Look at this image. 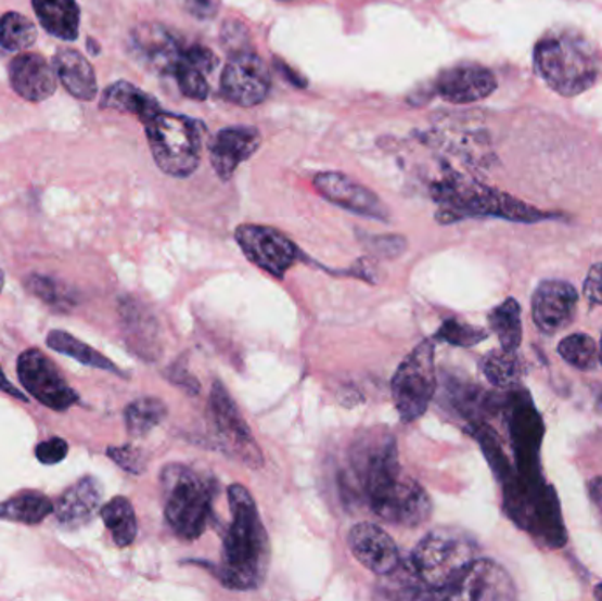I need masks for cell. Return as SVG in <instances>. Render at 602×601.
Returning <instances> with one entry per match:
<instances>
[{
    "label": "cell",
    "instance_id": "cell-12",
    "mask_svg": "<svg viewBox=\"0 0 602 601\" xmlns=\"http://www.w3.org/2000/svg\"><path fill=\"white\" fill-rule=\"evenodd\" d=\"M18 378L34 399L55 411H66L78 400V394L67 385L52 360L39 349L22 353L18 358Z\"/></svg>",
    "mask_w": 602,
    "mask_h": 601
},
{
    "label": "cell",
    "instance_id": "cell-26",
    "mask_svg": "<svg viewBox=\"0 0 602 601\" xmlns=\"http://www.w3.org/2000/svg\"><path fill=\"white\" fill-rule=\"evenodd\" d=\"M101 108L129 113V115L140 118L143 124L163 110L152 95L146 94L129 81H117V84L110 85L101 98Z\"/></svg>",
    "mask_w": 602,
    "mask_h": 601
},
{
    "label": "cell",
    "instance_id": "cell-20",
    "mask_svg": "<svg viewBox=\"0 0 602 601\" xmlns=\"http://www.w3.org/2000/svg\"><path fill=\"white\" fill-rule=\"evenodd\" d=\"M10 81L14 92L30 103H41L56 90L55 69L38 53H20L10 62Z\"/></svg>",
    "mask_w": 602,
    "mask_h": 601
},
{
    "label": "cell",
    "instance_id": "cell-25",
    "mask_svg": "<svg viewBox=\"0 0 602 601\" xmlns=\"http://www.w3.org/2000/svg\"><path fill=\"white\" fill-rule=\"evenodd\" d=\"M34 13L42 28L62 41H75L80 34V5L76 0H33Z\"/></svg>",
    "mask_w": 602,
    "mask_h": 601
},
{
    "label": "cell",
    "instance_id": "cell-28",
    "mask_svg": "<svg viewBox=\"0 0 602 601\" xmlns=\"http://www.w3.org/2000/svg\"><path fill=\"white\" fill-rule=\"evenodd\" d=\"M53 508L52 501L44 494L24 490L0 503V519L34 526L44 521L53 512Z\"/></svg>",
    "mask_w": 602,
    "mask_h": 601
},
{
    "label": "cell",
    "instance_id": "cell-4",
    "mask_svg": "<svg viewBox=\"0 0 602 601\" xmlns=\"http://www.w3.org/2000/svg\"><path fill=\"white\" fill-rule=\"evenodd\" d=\"M534 62L551 89L565 98L581 94L598 80V56L578 34H547L537 42Z\"/></svg>",
    "mask_w": 602,
    "mask_h": 601
},
{
    "label": "cell",
    "instance_id": "cell-30",
    "mask_svg": "<svg viewBox=\"0 0 602 601\" xmlns=\"http://www.w3.org/2000/svg\"><path fill=\"white\" fill-rule=\"evenodd\" d=\"M101 517L107 532L112 533L113 541L118 547L132 546L138 535V521L131 501L117 496L101 508Z\"/></svg>",
    "mask_w": 602,
    "mask_h": 601
},
{
    "label": "cell",
    "instance_id": "cell-51",
    "mask_svg": "<svg viewBox=\"0 0 602 601\" xmlns=\"http://www.w3.org/2000/svg\"><path fill=\"white\" fill-rule=\"evenodd\" d=\"M2 287H4V273L0 270V292H2Z\"/></svg>",
    "mask_w": 602,
    "mask_h": 601
},
{
    "label": "cell",
    "instance_id": "cell-2",
    "mask_svg": "<svg viewBox=\"0 0 602 601\" xmlns=\"http://www.w3.org/2000/svg\"><path fill=\"white\" fill-rule=\"evenodd\" d=\"M477 554L479 547L469 533L457 527H437L421 538L412 552L411 566L428 589L430 598L446 600Z\"/></svg>",
    "mask_w": 602,
    "mask_h": 601
},
{
    "label": "cell",
    "instance_id": "cell-27",
    "mask_svg": "<svg viewBox=\"0 0 602 601\" xmlns=\"http://www.w3.org/2000/svg\"><path fill=\"white\" fill-rule=\"evenodd\" d=\"M482 371L491 386L499 391H516L525 376V362L518 351L500 348L488 353L482 360Z\"/></svg>",
    "mask_w": 602,
    "mask_h": 601
},
{
    "label": "cell",
    "instance_id": "cell-41",
    "mask_svg": "<svg viewBox=\"0 0 602 601\" xmlns=\"http://www.w3.org/2000/svg\"><path fill=\"white\" fill-rule=\"evenodd\" d=\"M67 451H69V447L62 437H52L48 442L39 443L36 447V457L41 464L55 465L66 459Z\"/></svg>",
    "mask_w": 602,
    "mask_h": 601
},
{
    "label": "cell",
    "instance_id": "cell-24",
    "mask_svg": "<svg viewBox=\"0 0 602 601\" xmlns=\"http://www.w3.org/2000/svg\"><path fill=\"white\" fill-rule=\"evenodd\" d=\"M56 78L66 87L71 95L80 101H94L98 95V80L94 67L78 50L62 48L53 59Z\"/></svg>",
    "mask_w": 602,
    "mask_h": 601
},
{
    "label": "cell",
    "instance_id": "cell-33",
    "mask_svg": "<svg viewBox=\"0 0 602 601\" xmlns=\"http://www.w3.org/2000/svg\"><path fill=\"white\" fill-rule=\"evenodd\" d=\"M38 39L36 25L16 11H10L0 18V44L10 52H22L33 47Z\"/></svg>",
    "mask_w": 602,
    "mask_h": 601
},
{
    "label": "cell",
    "instance_id": "cell-5",
    "mask_svg": "<svg viewBox=\"0 0 602 601\" xmlns=\"http://www.w3.org/2000/svg\"><path fill=\"white\" fill-rule=\"evenodd\" d=\"M349 459L356 484L372 512L377 513L404 478L397 439L388 431H367L356 437Z\"/></svg>",
    "mask_w": 602,
    "mask_h": 601
},
{
    "label": "cell",
    "instance_id": "cell-47",
    "mask_svg": "<svg viewBox=\"0 0 602 601\" xmlns=\"http://www.w3.org/2000/svg\"><path fill=\"white\" fill-rule=\"evenodd\" d=\"M589 496L592 499L593 507L598 508L599 513L602 515V476H595V478L590 479Z\"/></svg>",
    "mask_w": 602,
    "mask_h": 601
},
{
    "label": "cell",
    "instance_id": "cell-42",
    "mask_svg": "<svg viewBox=\"0 0 602 601\" xmlns=\"http://www.w3.org/2000/svg\"><path fill=\"white\" fill-rule=\"evenodd\" d=\"M183 61H185V64H189V66L194 67V69L201 71L203 75H210L212 71L219 64L217 56H215L210 48L200 47V44L185 48Z\"/></svg>",
    "mask_w": 602,
    "mask_h": 601
},
{
    "label": "cell",
    "instance_id": "cell-44",
    "mask_svg": "<svg viewBox=\"0 0 602 601\" xmlns=\"http://www.w3.org/2000/svg\"><path fill=\"white\" fill-rule=\"evenodd\" d=\"M166 380L177 385L178 388H182L183 392H188V394H200V381L192 376L191 372L185 367L180 366V363H174V366L169 367L168 371H166Z\"/></svg>",
    "mask_w": 602,
    "mask_h": 601
},
{
    "label": "cell",
    "instance_id": "cell-46",
    "mask_svg": "<svg viewBox=\"0 0 602 601\" xmlns=\"http://www.w3.org/2000/svg\"><path fill=\"white\" fill-rule=\"evenodd\" d=\"M273 66H276V69L279 71V73H281L282 78H285V80L290 81L291 85H295L298 89H305V87H307L308 81L305 80L302 73H296L293 67L287 66V64L282 62L281 59H276V61H273Z\"/></svg>",
    "mask_w": 602,
    "mask_h": 601
},
{
    "label": "cell",
    "instance_id": "cell-11",
    "mask_svg": "<svg viewBox=\"0 0 602 601\" xmlns=\"http://www.w3.org/2000/svg\"><path fill=\"white\" fill-rule=\"evenodd\" d=\"M270 87V69L261 56L251 50L229 55L220 76V90L228 101L243 108H253L268 98Z\"/></svg>",
    "mask_w": 602,
    "mask_h": 601
},
{
    "label": "cell",
    "instance_id": "cell-3",
    "mask_svg": "<svg viewBox=\"0 0 602 601\" xmlns=\"http://www.w3.org/2000/svg\"><path fill=\"white\" fill-rule=\"evenodd\" d=\"M164 515L180 540H197L212 517L217 482L185 464H168L161 473Z\"/></svg>",
    "mask_w": 602,
    "mask_h": 601
},
{
    "label": "cell",
    "instance_id": "cell-45",
    "mask_svg": "<svg viewBox=\"0 0 602 601\" xmlns=\"http://www.w3.org/2000/svg\"><path fill=\"white\" fill-rule=\"evenodd\" d=\"M584 293L587 300L595 306H602V261L590 267L584 282Z\"/></svg>",
    "mask_w": 602,
    "mask_h": 601
},
{
    "label": "cell",
    "instance_id": "cell-8",
    "mask_svg": "<svg viewBox=\"0 0 602 601\" xmlns=\"http://www.w3.org/2000/svg\"><path fill=\"white\" fill-rule=\"evenodd\" d=\"M437 392L435 348L423 341L398 366L392 380V397L401 422L411 423L426 413Z\"/></svg>",
    "mask_w": 602,
    "mask_h": 601
},
{
    "label": "cell",
    "instance_id": "cell-21",
    "mask_svg": "<svg viewBox=\"0 0 602 601\" xmlns=\"http://www.w3.org/2000/svg\"><path fill=\"white\" fill-rule=\"evenodd\" d=\"M432 499L423 485L404 475L388 503L377 512V517L404 527H420L432 517Z\"/></svg>",
    "mask_w": 602,
    "mask_h": 601
},
{
    "label": "cell",
    "instance_id": "cell-38",
    "mask_svg": "<svg viewBox=\"0 0 602 601\" xmlns=\"http://www.w3.org/2000/svg\"><path fill=\"white\" fill-rule=\"evenodd\" d=\"M107 457H112L115 464L120 465L121 470L131 475H141L146 470V457L140 448L126 445V447H110L106 450Z\"/></svg>",
    "mask_w": 602,
    "mask_h": 601
},
{
    "label": "cell",
    "instance_id": "cell-13",
    "mask_svg": "<svg viewBox=\"0 0 602 601\" xmlns=\"http://www.w3.org/2000/svg\"><path fill=\"white\" fill-rule=\"evenodd\" d=\"M131 50L136 61L159 75L175 76L185 56L182 38L159 24H141L132 28Z\"/></svg>",
    "mask_w": 602,
    "mask_h": 601
},
{
    "label": "cell",
    "instance_id": "cell-6",
    "mask_svg": "<svg viewBox=\"0 0 602 601\" xmlns=\"http://www.w3.org/2000/svg\"><path fill=\"white\" fill-rule=\"evenodd\" d=\"M143 126L149 138L150 151L161 171L175 179H185L196 171L205 129L203 124L161 110Z\"/></svg>",
    "mask_w": 602,
    "mask_h": 601
},
{
    "label": "cell",
    "instance_id": "cell-15",
    "mask_svg": "<svg viewBox=\"0 0 602 601\" xmlns=\"http://www.w3.org/2000/svg\"><path fill=\"white\" fill-rule=\"evenodd\" d=\"M313 186L322 197H326L328 202L336 207L346 208L353 214L370 217L375 221H389L388 207L381 202V197L347 175L324 171L316 175Z\"/></svg>",
    "mask_w": 602,
    "mask_h": 601
},
{
    "label": "cell",
    "instance_id": "cell-50",
    "mask_svg": "<svg viewBox=\"0 0 602 601\" xmlns=\"http://www.w3.org/2000/svg\"><path fill=\"white\" fill-rule=\"evenodd\" d=\"M593 598L602 601V584H599V586H595V589H593Z\"/></svg>",
    "mask_w": 602,
    "mask_h": 601
},
{
    "label": "cell",
    "instance_id": "cell-14",
    "mask_svg": "<svg viewBox=\"0 0 602 601\" xmlns=\"http://www.w3.org/2000/svg\"><path fill=\"white\" fill-rule=\"evenodd\" d=\"M578 310V292L567 281L547 279L533 295V320L542 334L555 335L573 324Z\"/></svg>",
    "mask_w": 602,
    "mask_h": 601
},
{
    "label": "cell",
    "instance_id": "cell-10",
    "mask_svg": "<svg viewBox=\"0 0 602 601\" xmlns=\"http://www.w3.org/2000/svg\"><path fill=\"white\" fill-rule=\"evenodd\" d=\"M234 240L251 264L277 279L284 278L299 259L295 242L270 226H239L234 230Z\"/></svg>",
    "mask_w": 602,
    "mask_h": 601
},
{
    "label": "cell",
    "instance_id": "cell-17",
    "mask_svg": "<svg viewBox=\"0 0 602 601\" xmlns=\"http://www.w3.org/2000/svg\"><path fill=\"white\" fill-rule=\"evenodd\" d=\"M347 544L355 560L372 574L386 577L400 566V550L397 544L389 533L384 532L377 524L360 522L350 527Z\"/></svg>",
    "mask_w": 602,
    "mask_h": 601
},
{
    "label": "cell",
    "instance_id": "cell-43",
    "mask_svg": "<svg viewBox=\"0 0 602 601\" xmlns=\"http://www.w3.org/2000/svg\"><path fill=\"white\" fill-rule=\"evenodd\" d=\"M177 2L189 16L201 22L214 20L220 10V0H177Z\"/></svg>",
    "mask_w": 602,
    "mask_h": 601
},
{
    "label": "cell",
    "instance_id": "cell-1",
    "mask_svg": "<svg viewBox=\"0 0 602 601\" xmlns=\"http://www.w3.org/2000/svg\"><path fill=\"white\" fill-rule=\"evenodd\" d=\"M228 501L231 522L225 535L217 577L231 591H254L267 580L270 538L247 487L231 485Z\"/></svg>",
    "mask_w": 602,
    "mask_h": 601
},
{
    "label": "cell",
    "instance_id": "cell-22",
    "mask_svg": "<svg viewBox=\"0 0 602 601\" xmlns=\"http://www.w3.org/2000/svg\"><path fill=\"white\" fill-rule=\"evenodd\" d=\"M103 499V487L94 476H85L71 485L56 501L53 512L66 529H78L92 521Z\"/></svg>",
    "mask_w": 602,
    "mask_h": 601
},
{
    "label": "cell",
    "instance_id": "cell-35",
    "mask_svg": "<svg viewBox=\"0 0 602 601\" xmlns=\"http://www.w3.org/2000/svg\"><path fill=\"white\" fill-rule=\"evenodd\" d=\"M434 338L440 341V343L457 346V348H472V346L486 341L488 332L482 327H476V324L451 318V320H446L440 324V329L435 332Z\"/></svg>",
    "mask_w": 602,
    "mask_h": 601
},
{
    "label": "cell",
    "instance_id": "cell-32",
    "mask_svg": "<svg viewBox=\"0 0 602 601\" xmlns=\"http://www.w3.org/2000/svg\"><path fill=\"white\" fill-rule=\"evenodd\" d=\"M126 427L132 437H143L154 431L168 417V408L157 397H141L127 406Z\"/></svg>",
    "mask_w": 602,
    "mask_h": 601
},
{
    "label": "cell",
    "instance_id": "cell-39",
    "mask_svg": "<svg viewBox=\"0 0 602 601\" xmlns=\"http://www.w3.org/2000/svg\"><path fill=\"white\" fill-rule=\"evenodd\" d=\"M361 240L381 258H398L407 250V240L401 235H367L361 236Z\"/></svg>",
    "mask_w": 602,
    "mask_h": 601
},
{
    "label": "cell",
    "instance_id": "cell-52",
    "mask_svg": "<svg viewBox=\"0 0 602 601\" xmlns=\"http://www.w3.org/2000/svg\"><path fill=\"white\" fill-rule=\"evenodd\" d=\"M599 363L602 366V334H601V344H599Z\"/></svg>",
    "mask_w": 602,
    "mask_h": 601
},
{
    "label": "cell",
    "instance_id": "cell-31",
    "mask_svg": "<svg viewBox=\"0 0 602 601\" xmlns=\"http://www.w3.org/2000/svg\"><path fill=\"white\" fill-rule=\"evenodd\" d=\"M47 343L50 348L62 353V355H67V357L75 358V360L84 363V366L94 367V369H103V371L107 372H115L118 376L124 374V372H121L120 369H118V367L110 360V358H106L104 355H101V353L90 348V346L81 343V341L73 337V335L67 334L64 330H53V332H50L47 337Z\"/></svg>",
    "mask_w": 602,
    "mask_h": 601
},
{
    "label": "cell",
    "instance_id": "cell-48",
    "mask_svg": "<svg viewBox=\"0 0 602 601\" xmlns=\"http://www.w3.org/2000/svg\"><path fill=\"white\" fill-rule=\"evenodd\" d=\"M0 391L5 392V394L13 395V397H16V399L27 400V397H25L22 392L16 391V388L11 385L10 381H8L4 371H2V367H0Z\"/></svg>",
    "mask_w": 602,
    "mask_h": 601
},
{
    "label": "cell",
    "instance_id": "cell-7",
    "mask_svg": "<svg viewBox=\"0 0 602 601\" xmlns=\"http://www.w3.org/2000/svg\"><path fill=\"white\" fill-rule=\"evenodd\" d=\"M435 202L439 203L437 212L439 222L460 221L463 217L496 216L509 221L539 222L548 219L550 214L528 207L525 203L497 193L490 189L463 188L458 183H440L434 189Z\"/></svg>",
    "mask_w": 602,
    "mask_h": 601
},
{
    "label": "cell",
    "instance_id": "cell-49",
    "mask_svg": "<svg viewBox=\"0 0 602 601\" xmlns=\"http://www.w3.org/2000/svg\"><path fill=\"white\" fill-rule=\"evenodd\" d=\"M87 42H89V52L92 53V55H98V53L101 52V48H99L94 39H89Z\"/></svg>",
    "mask_w": 602,
    "mask_h": 601
},
{
    "label": "cell",
    "instance_id": "cell-36",
    "mask_svg": "<svg viewBox=\"0 0 602 601\" xmlns=\"http://www.w3.org/2000/svg\"><path fill=\"white\" fill-rule=\"evenodd\" d=\"M27 287L30 293H34L50 306L56 307V309H61V307L69 309V306H73V300H71L66 287L62 286L61 282L55 281V279L47 278V276H30L27 279Z\"/></svg>",
    "mask_w": 602,
    "mask_h": 601
},
{
    "label": "cell",
    "instance_id": "cell-29",
    "mask_svg": "<svg viewBox=\"0 0 602 601\" xmlns=\"http://www.w3.org/2000/svg\"><path fill=\"white\" fill-rule=\"evenodd\" d=\"M488 323L491 332L499 337L500 348L518 351L523 338L522 307L518 300L505 298L488 315Z\"/></svg>",
    "mask_w": 602,
    "mask_h": 601
},
{
    "label": "cell",
    "instance_id": "cell-37",
    "mask_svg": "<svg viewBox=\"0 0 602 601\" xmlns=\"http://www.w3.org/2000/svg\"><path fill=\"white\" fill-rule=\"evenodd\" d=\"M175 80H177L178 89H180V92L185 98L205 101L208 94H210L206 75L185 64V61L182 62V66L178 67L177 73H175Z\"/></svg>",
    "mask_w": 602,
    "mask_h": 601
},
{
    "label": "cell",
    "instance_id": "cell-16",
    "mask_svg": "<svg viewBox=\"0 0 602 601\" xmlns=\"http://www.w3.org/2000/svg\"><path fill=\"white\" fill-rule=\"evenodd\" d=\"M516 598L513 578L494 560H479L454 584L446 600L509 601Z\"/></svg>",
    "mask_w": 602,
    "mask_h": 601
},
{
    "label": "cell",
    "instance_id": "cell-18",
    "mask_svg": "<svg viewBox=\"0 0 602 601\" xmlns=\"http://www.w3.org/2000/svg\"><path fill=\"white\" fill-rule=\"evenodd\" d=\"M497 80L494 73L479 64H458L440 71L434 90L444 101L469 104L494 94Z\"/></svg>",
    "mask_w": 602,
    "mask_h": 601
},
{
    "label": "cell",
    "instance_id": "cell-34",
    "mask_svg": "<svg viewBox=\"0 0 602 601\" xmlns=\"http://www.w3.org/2000/svg\"><path fill=\"white\" fill-rule=\"evenodd\" d=\"M559 355L578 371H593L599 363V346L590 335L578 332L562 338Z\"/></svg>",
    "mask_w": 602,
    "mask_h": 601
},
{
    "label": "cell",
    "instance_id": "cell-40",
    "mask_svg": "<svg viewBox=\"0 0 602 601\" xmlns=\"http://www.w3.org/2000/svg\"><path fill=\"white\" fill-rule=\"evenodd\" d=\"M220 41L229 55L239 52H247L251 50V38H248V30L245 25L240 24L236 20H229L222 25V34H220Z\"/></svg>",
    "mask_w": 602,
    "mask_h": 601
},
{
    "label": "cell",
    "instance_id": "cell-9",
    "mask_svg": "<svg viewBox=\"0 0 602 601\" xmlns=\"http://www.w3.org/2000/svg\"><path fill=\"white\" fill-rule=\"evenodd\" d=\"M210 422L219 447L236 461L259 470L265 464L261 448L253 431L243 420L239 406L220 381H214L210 392Z\"/></svg>",
    "mask_w": 602,
    "mask_h": 601
},
{
    "label": "cell",
    "instance_id": "cell-19",
    "mask_svg": "<svg viewBox=\"0 0 602 601\" xmlns=\"http://www.w3.org/2000/svg\"><path fill=\"white\" fill-rule=\"evenodd\" d=\"M261 132L253 126L225 127L215 135L208 151L215 174L229 180L243 161L251 159L261 146Z\"/></svg>",
    "mask_w": 602,
    "mask_h": 601
},
{
    "label": "cell",
    "instance_id": "cell-23",
    "mask_svg": "<svg viewBox=\"0 0 602 601\" xmlns=\"http://www.w3.org/2000/svg\"><path fill=\"white\" fill-rule=\"evenodd\" d=\"M121 327L127 343L143 360L159 357V323L140 302L127 298L120 304Z\"/></svg>",
    "mask_w": 602,
    "mask_h": 601
}]
</instances>
